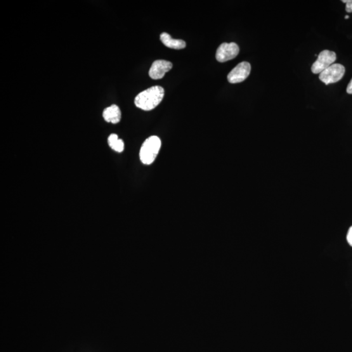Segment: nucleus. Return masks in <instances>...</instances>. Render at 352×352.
Segmentation results:
<instances>
[{"mask_svg":"<svg viewBox=\"0 0 352 352\" xmlns=\"http://www.w3.org/2000/svg\"><path fill=\"white\" fill-rule=\"evenodd\" d=\"M346 240L348 244L352 247V226L349 228L348 233H347Z\"/></svg>","mask_w":352,"mask_h":352,"instance_id":"nucleus-12","label":"nucleus"},{"mask_svg":"<svg viewBox=\"0 0 352 352\" xmlns=\"http://www.w3.org/2000/svg\"><path fill=\"white\" fill-rule=\"evenodd\" d=\"M251 66L249 62L243 61L239 63L228 75L227 79L231 84H237L244 81L249 76Z\"/></svg>","mask_w":352,"mask_h":352,"instance_id":"nucleus-6","label":"nucleus"},{"mask_svg":"<svg viewBox=\"0 0 352 352\" xmlns=\"http://www.w3.org/2000/svg\"><path fill=\"white\" fill-rule=\"evenodd\" d=\"M103 116L106 122L118 124L122 118L121 110L119 106L112 105L105 108L103 111Z\"/></svg>","mask_w":352,"mask_h":352,"instance_id":"nucleus-8","label":"nucleus"},{"mask_svg":"<svg viewBox=\"0 0 352 352\" xmlns=\"http://www.w3.org/2000/svg\"><path fill=\"white\" fill-rule=\"evenodd\" d=\"M160 41L165 46L173 49H183L185 48L186 42L181 39H175L167 33H162L160 35Z\"/></svg>","mask_w":352,"mask_h":352,"instance_id":"nucleus-9","label":"nucleus"},{"mask_svg":"<svg viewBox=\"0 0 352 352\" xmlns=\"http://www.w3.org/2000/svg\"><path fill=\"white\" fill-rule=\"evenodd\" d=\"M342 2L346 4V12L352 13V0H343Z\"/></svg>","mask_w":352,"mask_h":352,"instance_id":"nucleus-11","label":"nucleus"},{"mask_svg":"<svg viewBox=\"0 0 352 352\" xmlns=\"http://www.w3.org/2000/svg\"><path fill=\"white\" fill-rule=\"evenodd\" d=\"M108 143L110 147L115 152L122 153L124 150V141L118 138L117 134H110L108 138Z\"/></svg>","mask_w":352,"mask_h":352,"instance_id":"nucleus-10","label":"nucleus"},{"mask_svg":"<svg viewBox=\"0 0 352 352\" xmlns=\"http://www.w3.org/2000/svg\"><path fill=\"white\" fill-rule=\"evenodd\" d=\"M161 147V141L159 137H149L142 146L140 151V159L144 165H152L155 161Z\"/></svg>","mask_w":352,"mask_h":352,"instance_id":"nucleus-2","label":"nucleus"},{"mask_svg":"<svg viewBox=\"0 0 352 352\" xmlns=\"http://www.w3.org/2000/svg\"><path fill=\"white\" fill-rule=\"evenodd\" d=\"M164 96L165 89L163 87L152 86L139 93L134 99V104L142 110H152L161 103Z\"/></svg>","mask_w":352,"mask_h":352,"instance_id":"nucleus-1","label":"nucleus"},{"mask_svg":"<svg viewBox=\"0 0 352 352\" xmlns=\"http://www.w3.org/2000/svg\"><path fill=\"white\" fill-rule=\"evenodd\" d=\"M172 68V63L166 60H156L149 71V75L152 79L158 80L164 77Z\"/></svg>","mask_w":352,"mask_h":352,"instance_id":"nucleus-7","label":"nucleus"},{"mask_svg":"<svg viewBox=\"0 0 352 352\" xmlns=\"http://www.w3.org/2000/svg\"><path fill=\"white\" fill-rule=\"evenodd\" d=\"M346 91L348 94H352V79L349 82L348 87H347Z\"/></svg>","mask_w":352,"mask_h":352,"instance_id":"nucleus-13","label":"nucleus"},{"mask_svg":"<svg viewBox=\"0 0 352 352\" xmlns=\"http://www.w3.org/2000/svg\"><path fill=\"white\" fill-rule=\"evenodd\" d=\"M344 73V66L335 63L321 73L319 79L325 85L336 83L342 79Z\"/></svg>","mask_w":352,"mask_h":352,"instance_id":"nucleus-4","label":"nucleus"},{"mask_svg":"<svg viewBox=\"0 0 352 352\" xmlns=\"http://www.w3.org/2000/svg\"><path fill=\"white\" fill-rule=\"evenodd\" d=\"M348 18H349L348 15H346V16H345V19H348Z\"/></svg>","mask_w":352,"mask_h":352,"instance_id":"nucleus-14","label":"nucleus"},{"mask_svg":"<svg viewBox=\"0 0 352 352\" xmlns=\"http://www.w3.org/2000/svg\"><path fill=\"white\" fill-rule=\"evenodd\" d=\"M337 59V55L334 52L324 50L321 52L316 60L312 65L311 70L314 74H320L326 68L334 64Z\"/></svg>","mask_w":352,"mask_h":352,"instance_id":"nucleus-3","label":"nucleus"},{"mask_svg":"<svg viewBox=\"0 0 352 352\" xmlns=\"http://www.w3.org/2000/svg\"><path fill=\"white\" fill-rule=\"evenodd\" d=\"M240 53V48L235 42L221 44L217 50L216 59L219 62L226 61L234 59Z\"/></svg>","mask_w":352,"mask_h":352,"instance_id":"nucleus-5","label":"nucleus"}]
</instances>
